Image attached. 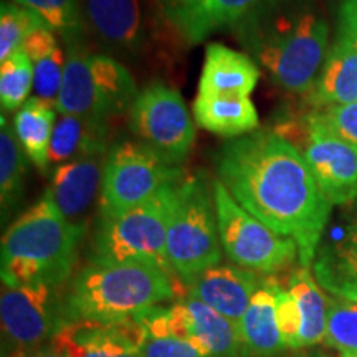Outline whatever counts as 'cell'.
<instances>
[{
  "label": "cell",
  "instance_id": "83f0119b",
  "mask_svg": "<svg viewBox=\"0 0 357 357\" xmlns=\"http://www.w3.org/2000/svg\"><path fill=\"white\" fill-rule=\"evenodd\" d=\"M25 153L17 141L13 126L7 123L6 114L0 118V205L6 218L24 195Z\"/></svg>",
  "mask_w": 357,
  "mask_h": 357
},
{
  "label": "cell",
  "instance_id": "cb8c5ba5",
  "mask_svg": "<svg viewBox=\"0 0 357 357\" xmlns=\"http://www.w3.org/2000/svg\"><path fill=\"white\" fill-rule=\"evenodd\" d=\"M106 137L108 126L105 124L88 121L78 116L60 114L53 128L48 167H58L88 155L109 153Z\"/></svg>",
  "mask_w": 357,
  "mask_h": 357
},
{
  "label": "cell",
  "instance_id": "9c48e42d",
  "mask_svg": "<svg viewBox=\"0 0 357 357\" xmlns=\"http://www.w3.org/2000/svg\"><path fill=\"white\" fill-rule=\"evenodd\" d=\"M129 131L171 166L181 167L195 141V124L184 100L166 83H149L129 109Z\"/></svg>",
  "mask_w": 357,
  "mask_h": 357
},
{
  "label": "cell",
  "instance_id": "f35d334b",
  "mask_svg": "<svg viewBox=\"0 0 357 357\" xmlns=\"http://www.w3.org/2000/svg\"><path fill=\"white\" fill-rule=\"evenodd\" d=\"M10 357H65L60 351H56L55 347L50 344H45L40 347H33V349H25V351H17L13 352Z\"/></svg>",
  "mask_w": 357,
  "mask_h": 357
},
{
  "label": "cell",
  "instance_id": "ab89813d",
  "mask_svg": "<svg viewBox=\"0 0 357 357\" xmlns=\"http://www.w3.org/2000/svg\"><path fill=\"white\" fill-rule=\"evenodd\" d=\"M298 357H331V356L324 354V352H321V351H314V352H306V354L298 356Z\"/></svg>",
  "mask_w": 357,
  "mask_h": 357
},
{
  "label": "cell",
  "instance_id": "6da1fadb",
  "mask_svg": "<svg viewBox=\"0 0 357 357\" xmlns=\"http://www.w3.org/2000/svg\"><path fill=\"white\" fill-rule=\"evenodd\" d=\"M217 178L235 202L281 236L294 240L301 266L314 260L333 205L298 147L271 129L227 141L215 155Z\"/></svg>",
  "mask_w": 357,
  "mask_h": 357
},
{
  "label": "cell",
  "instance_id": "44dd1931",
  "mask_svg": "<svg viewBox=\"0 0 357 357\" xmlns=\"http://www.w3.org/2000/svg\"><path fill=\"white\" fill-rule=\"evenodd\" d=\"M236 329L242 357H280L288 349L276 321L275 280L261 281Z\"/></svg>",
  "mask_w": 357,
  "mask_h": 357
},
{
  "label": "cell",
  "instance_id": "2e32d148",
  "mask_svg": "<svg viewBox=\"0 0 357 357\" xmlns=\"http://www.w3.org/2000/svg\"><path fill=\"white\" fill-rule=\"evenodd\" d=\"M108 153L61 164L53 171L47 194L70 223L84 227V217L101 194L102 174Z\"/></svg>",
  "mask_w": 357,
  "mask_h": 357
},
{
  "label": "cell",
  "instance_id": "ffe728a7",
  "mask_svg": "<svg viewBox=\"0 0 357 357\" xmlns=\"http://www.w3.org/2000/svg\"><path fill=\"white\" fill-rule=\"evenodd\" d=\"M260 79V70L248 55L222 43L207 45L200 95L250 96Z\"/></svg>",
  "mask_w": 357,
  "mask_h": 357
},
{
  "label": "cell",
  "instance_id": "4dcf8cb0",
  "mask_svg": "<svg viewBox=\"0 0 357 357\" xmlns=\"http://www.w3.org/2000/svg\"><path fill=\"white\" fill-rule=\"evenodd\" d=\"M324 342L341 357H357V303L329 298Z\"/></svg>",
  "mask_w": 357,
  "mask_h": 357
},
{
  "label": "cell",
  "instance_id": "9a60e30c",
  "mask_svg": "<svg viewBox=\"0 0 357 357\" xmlns=\"http://www.w3.org/2000/svg\"><path fill=\"white\" fill-rule=\"evenodd\" d=\"M187 293L220 312L238 328L261 280L255 271L236 265H215L184 281Z\"/></svg>",
  "mask_w": 357,
  "mask_h": 357
},
{
  "label": "cell",
  "instance_id": "1f68e13d",
  "mask_svg": "<svg viewBox=\"0 0 357 357\" xmlns=\"http://www.w3.org/2000/svg\"><path fill=\"white\" fill-rule=\"evenodd\" d=\"M45 25L37 13L19 3L2 2L0 7V63L20 50L25 38L35 29Z\"/></svg>",
  "mask_w": 357,
  "mask_h": 357
},
{
  "label": "cell",
  "instance_id": "ba28073f",
  "mask_svg": "<svg viewBox=\"0 0 357 357\" xmlns=\"http://www.w3.org/2000/svg\"><path fill=\"white\" fill-rule=\"evenodd\" d=\"M181 167L171 166L139 141H119L111 147L102 174L100 217L123 215L144 204L164 185L182 178Z\"/></svg>",
  "mask_w": 357,
  "mask_h": 357
},
{
  "label": "cell",
  "instance_id": "f1b7e54d",
  "mask_svg": "<svg viewBox=\"0 0 357 357\" xmlns=\"http://www.w3.org/2000/svg\"><path fill=\"white\" fill-rule=\"evenodd\" d=\"M15 3L37 13L43 24L60 33L66 43L83 40L82 0H15Z\"/></svg>",
  "mask_w": 357,
  "mask_h": 357
},
{
  "label": "cell",
  "instance_id": "60d3db41",
  "mask_svg": "<svg viewBox=\"0 0 357 357\" xmlns=\"http://www.w3.org/2000/svg\"><path fill=\"white\" fill-rule=\"evenodd\" d=\"M169 2H171V3H169V6H174V3H178V2H182V0H169Z\"/></svg>",
  "mask_w": 357,
  "mask_h": 357
},
{
  "label": "cell",
  "instance_id": "4316f807",
  "mask_svg": "<svg viewBox=\"0 0 357 357\" xmlns=\"http://www.w3.org/2000/svg\"><path fill=\"white\" fill-rule=\"evenodd\" d=\"M91 73L108 119L129 113L139 93L132 75L108 55H91Z\"/></svg>",
  "mask_w": 357,
  "mask_h": 357
},
{
  "label": "cell",
  "instance_id": "3957f363",
  "mask_svg": "<svg viewBox=\"0 0 357 357\" xmlns=\"http://www.w3.org/2000/svg\"><path fill=\"white\" fill-rule=\"evenodd\" d=\"M86 229L70 223L50 195L12 223L2 236L0 275L2 284L63 287L77 265L78 248Z\"/></svg>",
  "mask_w": 357,
  "mask_h": 357
},
{
  "label": "cell",
  "instance_id": "7402d4cb",
  "mask_svg": "<svg viewBox=\"0 0 357 357\" xmlns=\"http://www.w3.org/2000/svg\"><path fill=\"white\" fill-rule=\"evenodd\" d=\"M89 26L102 42L119 50H132L142 37L139 0H84Z\"/></svg>",
  "mask_w": 357,
  "mask_h": 357
},
{
  "label": "cell",
  "instance_id": "ac0fdd59",
  "mask_svg": "<svg viewBox=\"0 0 357 357\" xmlns=\"http://www.w3.org/2000/svg\"><path fill=\"white\" fill-rule=\"evenodd\" d=\"M91 55L83 40L66 43L63 82L56 101L60 114L78 116L88 121L108 126V116L102 109L91 73Z\"/></svg>",
  "mask_w": 357,
  "mask_h": 357
},
{
  "label": "cell",
  "instance_id": "52a82bcc",
  "mask_svg": "<svg viewBox=\"0 0 357 357\" xmlns=\"http://www.w3.org/2000/svg\"><path fill=\"white\" fill-rule=\"evenodd\" d=\"M213 200L222 250L236 266L273 275L300 258L294 240L268 229L235 202L220 181H213Z\"/></svg>",
  "mask_w": 357,
  "mask_h": 357
},
{
  "label": "cell",
  "instance_id": "30bf717a",
  "mask_svg": "<svg viewBox=\"0 0 357 357\" xmlns=\"http://www.w3.org/2000/svg\"><path fill=\"white\" fill-rule=\"evenodd\" d=\"M61 287H2L0 321L3 339L13 349L25 351L48 344L66 321Z\"/></svg>",
  "mask_w": 357,
  "mask_h": 357
},
{
  "label": "cell",
  "instance_id": "484cf974",
  "mask_svg": "<svg viewBox=\"0 0 357 357\" xmlns=\"http://www.w3.org/2000/svg\"><path fill=\"white\" fill-rule=\"evenodd\" d=\"M288 289L300 306L303 318L300 349L323 342L328 329V298L321 291L323 288L307 268L300 266L289 276Z\"/></svg>",
  "mask_w": 357,
  "mask_h": 357
},
{
  "label": "cell",
  "instance_id": "5bb4252c",
  "mask_svg": "<svg viewBox=\"0 0 357 357\" xmlns=\"http://www.w3.org/2000/svg\"><path fill=\"white\" fill-rule=\"evenodd\" d=\"M311 266L321 288L357 303V207L324 231Z\"/></svg>",
  "mask_w": 357,
  "mask_h": 357
},
{
  "label": "cell",
  "instance_id": "8d00e7d4",
  "mask_svg": "<svg viewBox=\"0 0 357 357\" xmlns=\"http://www.w3.org/2000/svg\"><path fill=\"white\" fill-rule=\"evenodd\" d=\"M58 47H60V45L56 42L55 32H53L52 29H48L47 25L35 29L33 32L25 38L24 45H22V48L26 52V55H29L32 63L42 60L43 56L50 55V53L55 52Z\"/></svg>",
  "mask_w": 357,
  "mask_h": 357
},
{
  "label": "cell",
  "instance_id": "d6a6232c",
  "mask_svg": "<svg viewBox=\"0 0 357 357\" xmlns=\"http://www.w3.org/2000/svg\"><path fill=\"white\" fill-rule=\"evenodd\" d=\"M136 319L144 328V334L139 342L142 357H204L189 341L174 336L160 328L153 319L149 310L137 316Z\"/></svg>",
  "mask_w": 357,
  "mask_h": 357
},
{
  "label": "cell",
  "instance_id": "e0dca14e",
  "mask_svg": "<svg viewBox=\"0 0 357 357\" xmlns=\"http://www.w3.org/2000/svg\"><path fill=\"white\" fill-rule=\"evenodd\" d=\"M307 95L316 109L357 101V40L337 32Z\"/></svg>",
  "mask_w": 357,
  "mask_h": 357
},
{
  "label": "cell",
  "instance_id": "4fadbf2b",
  "mask_svg": "<svg viewBox=\"0 0 357 357\" xmlns=\"http://www.w3.org/2000/svg\"><path fill=\"white\" fill-rule=\"evenodd\" d=\"M144 328L137 319L124 323L66 321L48 344L65 357H142Z\"/></svg>",
  "mask_w": 357,
  "mask_h": 357
},
{
  "label": "cell",
  "instance_id": "836d02e7",
  "mask_svg": "<svg viewBox=\"0 0 357 357\" xmlns=\"http://www.w3.org/2000/svg\"><path fill=\"white\" fill-rule=\"evenodd\" d=\"M66 53L60 47L50 55L33 63V91L35 98L48 105L56 106L60 95L61 82H63Z\"/></svg>",
  "mask_w": 357,
  "mask_h": 357
},
{
  "label": "cell",
  "instance_id": "7a4b0ae2",
  "mask_svg": "<svg viewBox=\"0 0 357 357\" xmlns=\"http://www.w3.org/2000/svg\"><path fill=\"white\" fill-rule=\"evenodd\" d=\"M234 29L276 86L307 93L328 55L329 25L314 0H263Z\"/></svg>",
  "mask_w": 357,
  "mask_h": 357
},
{
  "label": "cell",
  "instance_id": "8fae6325",
  "mask_svg": "<svg viewBox=\"0 0 357 357\" xmlns=\"http://www.w3.org/2000/svg\"><path fill=\"white\" fill-rule=\"evenodd\" d=\"M303 142L296 146L331 205L357 200V147L334 136L314 114L306 116Z\"/></svg>",
  "mask_w": 357,
  "mask_h": 357
},
{
  "label": "cell",
  "instance_id": "7c38bea8",
  "mask_svg": "<svg viewBox=\"0 0 357 357\" xmlns=\"http://www.w3.org/2000/svg\"><path fill=\"white\" fill-rule=\"evenodd\" d=\"M149 312L160 328L189 341L204 357H242L236 326L195 298L187 296L172 307L155 306Z\"/></svg>",
  "mask_w": 357,
  "mask_h": 357
},
{
  "label": "cell",
  "instance_id": "d4e9b609",
  "mask_svg": "<svg viewBox=\"0 0 357 357\" xmlns=\"http://www.w3.org/2000/svg\"><path fill=\"white\" fill-rule=\"evenodd\" d=\"M56 124L55 108L38 98H29L13 118V131L26 158L40 171L48 167L53 128Z\"/></svg>",
  "mask_w": 357,
  "mask_h": 357
},
{
  "label": "cell",
  "instance_id": "74e56055",
  "mask_svg": "<svg viewBox=\"0 0 357 357\" xmlns=\"http://www.w3.org/2000/svg\"><path fill=\"white\" fill-rule=\"evenodd\" d=\"M337 32L357 40V0H341Z\"/></svg>",
  "mask_w": 357,
  "mask_h": 357
},
{
  "label": "cell",
  "instance_id": "603a6c76",
  "mask_svg": "<svg viewBox=\"0 0 357 357\" xmlns=\"http://www.w3.org/2000/svg\"><path fill=\"white\" fill-rule=\"evenodd\" d=\"M194 118L200 128L225 137H240L258 129V113L248 96L197 95Z\"/></svg>",
  "mask_w": 357,
  "mask_h": 357
},
{
  "label": "cell",
  "instance_id": "d590c367",
  "mask_svg": "<svg viewBox=\"0 0 357 357\" xmlns=\"http://www.w3.org/2000/svg\"><path fill=\"white\" fill-rule=\"evenodd\" d=\"M314 118L334 136L357 147V101L311 111Z\"/></svg>",
  "mask_w": 357,
  "mask_h": 357
},
{
  "label": "cell",
  "instance_id": "b9f144b4",
  "mask_svg": "<svg viewBox=\"0 0 357 357\" xmlns=\"http://www.w3.org/2000/svg\"><path fill=\"white\" fill-rule=\"evenodd\" d=\"M13 2H15V0H13Z\"/></svg>",
  "mask_w": 357,
  "mask_h": 357
},
{
  "label": "cell",
  "instance_id": "f546056e",
  "mask_svg": "<svg viewBox=\"0 0 357 357\" xmlns=\"http://www.w3.org/2000/svg\"><path fill=\"white\" fill-rule=\"evenodd\" d=\"M33 88V63L24 48L0 63V105L3 113L19 111Z\"/></svg>",
  "mask_w": 357,
  "mask_h": 357
},
{
  "label": "cell",
  "instance_id": "e575fe53",
  "mask_svg": "<svg viewBox=\"0 0 357 357\" xmlns=\"http://www.w3.org/2000/svg\"><path fill=\"white\" fill-rule=\"evenodd\" d=\"M276 300V321L288 349H300V339L303 331V318L296 300L288 288L280 287L275 281Z\"/></svg>",
  "mask_w": 357,
  "mask_h": 357
},
{
  "label": "cell",
  "instance_id": "277c9868",
  "mask_svg": "<svg viewBox=\"0 0 357 357\" xmlns=\"http://www.w3.org/2000/svg\"><path fill=\"white\" fill-rule=\"evenodd\" d=\"M174 296V273L155 263H89L66 288L65 314L68 321L124 323Z\"/></svg>",
  "mask_w": 357,
  "mask_h": 357
},
{
  "label": "cell",
  "instance_id": "5b68a950",
  "mask_svg": "<svg viewBox=\"0 0 357 357\" xmlns=\"http://www.w3.org/2000/svg\"><path fill=\"white\" fill-rule=\"evenodd\" d=\"M167 260L182 283L220 265L222 243L213 200V182L204 172L182 177L176 185L167 227Z\"/></svg>",
  "mask_w": 357,
  "mask_h": 357
},
{
  "label": "cell",
  "instance_id": "8992f818",
  "mask_svg": "<svg viewBox=\"0 0 357 357\" xmlns=\"http://www.w3.org/2000/svg\"><path fill=\"white\" fill-rule=\"evenodd\" d=\"M178 181L164 185L149 200L123 215L98 218L89 263L147 261L172 271L166 243L169 217Z\"/></svg>",
  "mask_w": 357,
  "mask_h": 357
},
{
  "label": "cell",
  "instance_id": "d6986e66",
  "mask_svg": "<svg viewBox=\"0 0 357 357\" xmlns=\"http://www.w3.org/2000/svg\"><path fill=\"white\" fill-rule=\"evenodd\" d=\"M263 0H182L169 6L167 15L189 43L204 42L225 26H235Z\"/></svg>",
  "mask_w": 357,
  "mask_h": 357
}]
</instances>
